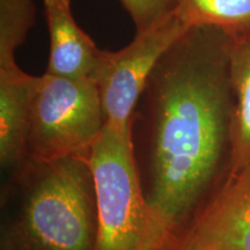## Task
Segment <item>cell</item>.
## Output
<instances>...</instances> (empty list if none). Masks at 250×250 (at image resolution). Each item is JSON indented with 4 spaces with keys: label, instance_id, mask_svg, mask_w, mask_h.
<instances>
[{
    "label": "cell",
    "instance_id": "6da1fadb",
    "mask_svg": "<svg viewBox=\"0 0 250 250\" xmlns=\"http://www.w3.org/2000/svg\"><path fill=\"white\" fill-rule=\"evenodd\" d=\"M230 36L191 27L162 56L140 100L147 103L148 204L170 237L195 210L230 151Z\"/></svg>",
    "mask_w": 250,
    "mask_h": 250
},
{
    "label": "cell",
    "instance_id": "7a4b0ae2",
    "mask_svg": "<svg viewBox=\"0 0 250 250\" xmlns=\"http://www.w3.org/2000/svg\"><path fill=\"white\" fill-rule=\"evenodd\" d=\"M11 181L0 250H96L98 208L88 156L28 160Z\"/></svg>",
    "mask_w": 250,
    "mask_h": 250
},
{
    "label": "cell",
    "instance_id": "3957f363",
    "mask_svg": "<svg viewBox=\"0 0 250 250\" xmlns=\"http://www.w3.org/2000/svg\"><path fill=\"white\" fill-rule=\"evenodd\" d=\"M88 164L98 208L96 250H161L169 236L143 195L132 129L105 123Z\"/></svg>",
    "mask_w": 250,
    "mask_h": 250
},
{
    "label": "cell",
    "instance_id": "277c9868",
    "mask_svg": "<svg viewBox=\"0 0 250 250\" xmlns=\"http://www.w3.org/2000/svg\"><path fill=\"white\" fill-rule=\"evenodd\" d=\"M105 124L102 100L92 79L36 77L30 108L29 160L88 156Z\"/></svg>",
    "mask_w": 250,
    "mask_h": 250
},
{
    "label": "cell",
    "instance_id": "5b68a950",
    "mask_svg": "<svg viewBox=\"0 0 250 250\" xmlns=\"http://www.w3.org/2000/svg\"><path fill=\"white\" fill-rule=\"evenodd\" d=\"M175 9L117 51L102 50L92 80L101 95L105 123L127 131L147 81L168 49L189 29Z\"/></svg>",
    "mask_w": 250,
    "mask_h": 250
},
{
    "label": "cell",
    "instance_id": "8992f818",
    "mask_svg": "<svg viewBox=\"0 0 250 250\" xmlns=\"http://www.w3.org/2000/svg\"><path fill=\"white\" fill-rule=\"evenodd\" d=\"M230 175L193 224L183 248L250 250V164Z\"/></svg>",
    "mask_w": 250,
    "mask_h": 250
},
{
    "label": "cell",
    "instance_id": "52a82bcc",
    "mask_svg": "<svg viewBox=\"0 0 250 250\" xmlns=\"http://www.w3.org/2000/svg\"><path fill=\"white\" fill-rule=\"evenodd\" d=\"M36 77L0 70V165L12 177L29 160L30 108Z\"/></svg>",
    "mask_w": 250,
    "mask_h": 250
},
{
    "label": "cell",
    "instance_id": "ba28073f",
    "mask_svg": "<svg viewBox=\"0 0 250 250\" xmlns=\"http://www.w3.org/2000/svg\"><path fill=\"white\" fill-rule=\"evenodd\" d=\"M50 50L45 73L68 79H92L102 50L78 26L71 0H44Z\"/></svg>",
    "mask_w": 250,
    "mask_h": 250
},
{
    "label": "cell",
    "instance_id": "9c48e42d",
    "mask_svg": "<svg viewBox=\"0 0 250 250\" xmlns=\"http://www.w3.org/2000/svg\"><path fill=\"white\" fill-rule=\"evenodd\" d=\"M228 68L233 94L230 173L250 164V31L230 36Z\"/></svg>",
    "mask_w": 250,
    "mask_h": 250
},
{
    "label": "cell",
    "instance_id": "30bf717a",
    "mask_svg": "<svg viewBox=\"0 0 250 250\" xmlns=\"http://www.w3.org/2000/svg\"><path fill=\"white\" fill-rule=\"evenodd\" d=\"M177 13L188 27H211L229 36L250 31V0H180Z\"/></svg>",
    "mask_w": 250,
    "mask_h": 250
},
{
    "label": "cell",
    "instance_id": "8fae6325",
    "mask_svg": "<svg viewBox=\"0 0 250 250\" xmlns=\"http://www.w3.org/2000/svg\"><path fill=\"white\" fill-rule=\"evenodd\" d=\"M35 23L33 0H0V70L18 67L15 52Z\"/></svg>",
    "mask_w": 250,
    "mask_h": 250
},
{
    "label": "cell",
    "instance_id": "7c38bea8",
    "mask_svg": "<svg viewBox=\"0 0 250 250\" xmlns=\"http://www.w3.org/2000/svg\"><path fill=\"white\" fill-rule=\"evenodd\" d=\"M132 19L136 31L147 29L170 14L179 6L180 0H120Z\"/></svg>",
    "mask_w": 250,
    "mask_h": 250
},
{
    "label": "cell",
    "instance_id": "4fadbf2b",
    "mask_svg": "<svg viewBox=\"0 0 250 250\" xmlns=\"http://www.w3.org/2000/svg\"><path fill=\"white\" fill-rule=\"evenodd\" d=\"M182 250H195V249H188V248H182Z\"/></svg>",
    "mask_w": 250,
    "mask_h": 250
}]
</instances>
